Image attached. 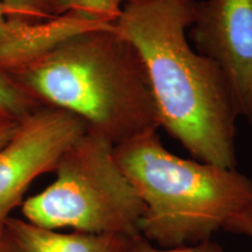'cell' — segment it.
Segmentation results:
<instances>
[{
    "mask_svg": "<svg viewBox=\"0 0 252 252\" xmlns=\"http://www.w3.org/2000/svg\"><path fill=\"white\" fill-rule=\"evenodd\" d=\"M195 0L123 6L115 26L146 65L159 124L201 162L236 169L234 97L217 63L191 49Z\"/></svg>",
    "mask_w": 252,
    "mask_h": 252,
    "instance_id": "cell-1",
    "label": "cell"
},
{
    "mask_svg": "<svg viewBox=\"0 0 252 252\" xmlns=\"http://www.w3.org/2000/svg\"><path fill=\"white\" fill-rule=\"evenodd\" d=\"M12 75L37 103L77 116L115 145L160 127L146 65L113 23L69 37Z\"/></svg>",
    "mask_w": 252,
    "mask_h": 252,
    "instance_id": "cell-2",
    "label": "cell"
},
{
    "mask_svg": "<svg viewBox=\"0 0 252 252\" xmlns=\"http://www.w3.org/2000/svg\"><path fill=\"white\" fill-rule=\"evenodd\" d=\"M115 158L145 206L140 235L161 248L210 241L252 200V181L236 171L166 150L157 131L115 145Z\"/></svg>",
    "mask_w": 252,
    "mask_h": 252,
    "instance_id": "cell-3",
    "label": "cell"
},
{
    "mask_svg": "<svg viewBox=\"0 0 252 252\" xmlns=\"http://www.w3.org/2000/svg\"><path fill=\"white\" fill-rule=\"evenodd\" d=\"M56 179L23 203L25 219L50 230L140 235L145 206L115 158V144L88 127L63 153Z\"/></svg>",
    "mask_w": 252,
    "mask_h": 252,
    "instance_id": "cell-4",
    "label": "cell"
},
{
    "mask_svg": "<svg viewBox=\"0 0 252 252\" xmlns=\"http://www.w3.org/2000/svg\"><path fill=\"white\" fill-rule=\"evenodd\" d=\"M87 130L83 119L50 106L21 119L13 137L0 149V230L32 182L54 172L63 153Z\"/></svg>",
    "mask_w": 252,
    "mask_h": 252,
    "instance_id": "cell-5",
    "label": "cell"
},
{
    "mask_svg": "<svg viewBox=\"0 0 252 252\" xmlns=\"http://www.w3.org/2000/svg\"><path fill=\"white\" fill-rule=\"evenodd\" d=\"M190 37L222 69L239 117L252 126V0L195 1Z\"/></svg>",
    "mask_w": 252,
    "mask_h": 252,
    "instance_id": "cell-6",
    "label": "cell"
},
{
    "mask_svg": "<svg viewBox=\"0 0 252 252\" xmlns=\"http://www.w3.org/2000/svg\"><path fill=\"white\" fill-rule=\"evenodd\" d=\"M111 23L93 20L74 12L36 23L8 18L0 25V69L8 75L14 74L52 52L69 37Z\"/></svg>",
    "mask_w": 252,
    "mask_h": 252,
    "instance_id": "cell-7",
    "label": "cell"
},
{
    "mask_svg": "<svg viewBox=\"0 0 252 252\" xmlns=\"http://www.w3.org/2000/svg\"><path fill=\"white\" fill-rule=\"evenodd\" d=\"M2 231L15 252H125L130 239L123 235L81 231L63 234L11 217Z\"/></svg>",
    "mask_w": 252,
    "mask_h": 252,
    "instance_id": "cell-8",
    "label": "cell"
},
{
    "mask_svg": "<svg viewBox=\"0 0 252 252\" xmlns=\"http://www.w3.org/2000/svg\"><path fill=\"white\" fill-rule=\"evenodd\" d=\"M150 0H56L58 14L74 12L103 23H115L121 14L122 5L139 4Z\"/></svg>",
    "mask_w": 252,
    "mask_h": 252,
    "instance_id": "cell-9",
    "label": "cell"
},
{
    "mask_svg": "<svg viewBox=\"0 0 252 252\" xmlns=\"http://www.w3.org/2000/svg\"><path fill=\"white\" fill-rule=\"evenodd\" d=\"M36 100L0 69V115L21 119L33 112Z\"/></svg>",
    "mask_w": 252,
    "mask_h": 252,
    "instance_id": "cell-10",
    "label": "cell"
},
{
    "mask_svg": "<svg viewBox=\"0 0 252 252\" xmlns=\"http://www.w3.org/2000/svg\"><path fill=\"white\" fill-rule=\"evenodd\" d=\"M11 12L12 18H20L36 21L47 20L58 14L56 0H0Z\"/></svg>",
    "mask_w": 252,
    "mask_h": 252,
    "instance_id": "cell-11",
    "label": "cell"
},
{
    "mask_svg": "<svg viewBox=\"0 0 252 252\" xmlns=\"http://www.w3.org/2000/svg\"><path fill=\"white\" fill-rule=\"evenodd\" d=\"M125 252H223L219 244L212 241H206L202 243L193 245H184L175 248H160L153 247L146 238L141 235L130 237Z\"/></svg>",
    "mask_w": 252,
    "mask_h": 252,
    "instance_id": "cell-12",
    "label": "cell"
},
{
    "mask_svg": "<svg viewBox=\"0 0 252 252\" xmlns=\"http://www.w3.org/2000/svg\"><path fill=\"white\" fill-rule=\"evenodd\" d=\"M223 229L232 234L247 236L252 241V200L230 217Z\"/></svg>",
    "mask_w": 252,
    "mask_h": 252,
    "instance_id": "cell-13",
    "label": "cell"
},
{
    "mask_svg": "<svg viewBox=\"0 0 252 252\" xmlns=\"http://www.w3.org/2000/svg\"><path fill=\"white\" fill-rule=\"evenodd\" d=\"M21 119L0 115V146L5 145L13 137L19 124H20Z\"/></svg>",
    "mask_w": 252,
    "mask_h": 252,
    "instance_id": "cell-14",
    "label": "cell"
},
{
    "mask_svg": "<svg viewBox=\"0 0 252 252\" xmlns=\"http://www.w3.org/2000/svg\"><path fill=\"white\" fill-rule=\"evenodd\" d=\"M0 252H15L2 230H0Z\"/></svg>",
    "mask_w": 252,
    "mask_h": 252,
    "instance_id": "cell-15",
    "label": "cell"
},
{
    "mask_svg": "<svg viewBox=\"0 0 252 252\" xmlns=\"http://www.w3.org/2000/svg\"><path fill=\"white\" fill-rule=\"evenodd\" d=\"M7 17L12 18V14L11 12L8 11L7 8L5 7L4 4H2L1 1H0V25L4 24L6 20H7Z\"/></svg>",
    "mask_w": 252,
    "mask_h": 252,
    "instance_id": "cell-16",
    "label": "cell"
}]
</instances>
